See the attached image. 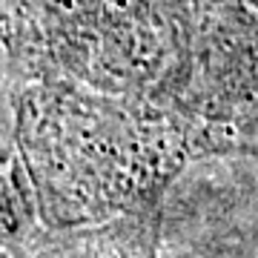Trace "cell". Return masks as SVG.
I'll return each mask as SVG.
<instances>
[{"label":"cell","instance_id":"6da1fadb","mask_svg":"<svg viewBox=\"0 0 258 258\" xmlns=\"http://www.w3.org/2000/svg\"><path fill=\"white\" fill-rule=\"evenodd\" d=\"M12 204H15V195H12L9 169L0 166V235L9 230L12 221H15V210H12Z\"/></svg>","mask_w":258,"mask_h":258}]
</instances>
